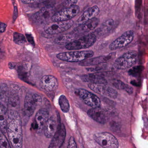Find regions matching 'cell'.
I'll return each instance as SVG.
<instances>
[{
	"label": "cell",
	"mask_w": 148,
	"mask_h": 148,
	"mask_svg": "<svg viewBox=\"0 0 148 148\" xmlns=\"http://www.w3.org/2000/svg\"><path fill=\"white\" fill-rule=\"evenodd\" d=\"M7 25L3 23L0 22V33H3L6 29Z\"/></svg>",
	"instance_id": "36"
},
{
	"label": "cell",
	"mask_w": 148,
	"mask_h": 148,
	"mask_svg": "<svg viewBox=\"0 0 148 148\" xmlns=\"http://www.w3.org/2000/svg\"><path fill=\"white\" fill-rule=\"evenodd\" d=\"M112 84L115 88L119 90H125L129 95H131L134 92V90L131 86L124 83L121 80H114L112 82Z\"/></svg>",
	"instance_id": "25"
},
{
	"label": "cell",
	"mask_w": 148,
	"mask_h": 148,
	"mask_svg": "<svg viewBox=\"0 0 148 148\" xmlns=\"http://www.w3.org/2000/svg\"><path fill=\"white\" fill-rule=\"evenodd\" d=\"M97 40V36L93 33L85 35L79 39L66 44L65 47L69 50L86 49L92 47Z\"/></svg>",
	"instance_id": "3"
},
{
	"label": "cell",
	"mask_w": 148,
	"mask_h": 148,
	"mask_svg": "<svg viewBox=\"0 0 148 148\" xmlns=\"http://www.w3.org/2000/svg\"><path fill=\"white\" fill-rule=\"evenodd\" d=\"M78 0H64L62 4L65 8H69L76 5Z\"/></svg>",
	"instance_id": "32"
},
{
	"label": "cell",
	"mask_w": 148,
	"mask_h": 148,
	"mask_svg": "<svg viewBox=\"0 0 148 148\" xmlns=\"http://www.w3.org/2000/svg\"><path fill=\"white\" fill-rule=\"evenodd\" d=\"M138 53L135 51H129L118 57L114 63L116 69L124 70L134 66L137 62Z\"/></svg>",
	"instance_id": "4"
},
{
	"label": "cell",
	"mask_w": 148,
	"mask_h": 148,
	"mask_svg": "<svg viewBox=\"0 0 148 148\" xmlns=\"http://www.w3.org/2000/svg\"><path fill=\"white\" fill-rule=\"evenodd\" d=\"M49 118V113L46 109L42 108L39 110L36 115L34 128L38 132L44 129L45 125Z\"/></svg>",
	"instance_id": "14"
},
{
	"label": "cell",
	"mask_w": 148,
	"mask_h": 148,
	"mask_svg": "<svg viewBox=\"0 0 148 148\" xmlns=\"http://www.w3.org/2000/svg\"><path fill=\"white\" fill-rule=\"evenodd\" d=\"M66 136V130L64 124H60L58 130L53 137L49 148H60L63 144Z\"/></svg>",
	"instance_id": "16"
},
{
	"label": "cell",
	"mask_w": 148,
	"mask_h": 148,
	"mask_svg": "<svg viewBox=\"0 0 148 148\" xmlns=\"http://www.w3.org/2000/svg\"><path fill=\"white\" fill-rule=\"evenodd\" d=\"M82 79L84 82H89V84H108V81L102 74L95 73L83 75L82 76Z\"/></svg>",
	"instance_id": "22"
},
{
	"label": "cell",
	"mask_w": 148,
	"mask_h": 148,
	"mask_svg": "<svg viewBox=\"0 0 148 148\" xmlns=\"http://www.w3.org/2000/svg\"><path fill=\"white\" fill-rule=\"evenodd\" d=\"M5 57V50L2 42H0V62L4 60Z\"/></svg>",
	"instance_id": "33"
},
{
	"label": "cell",
	"mask_w": 148,
	"mask_h": 148,
	"mask_svg": "<svg viewBox=\"0 0 148 148\" xmlns=\"http://www.w3.org/2000/svg\"><path fill=\"white\" fill-rule=\"evenodd\" d=\"M21 1L23 3H33L44 1H46V0H21Z\"/></svg>",
	"instance_id": "35"
},
{
	"label": "cell",
	"mask_w": 148,
	"mask_h": 148,
	"mask_svg": "<svg viewBox=\"0 0 148 148\" xmlns=\"http://www.w3.org/2000/svg\"><path fill=\"white\" fill-rule=\"evenodd\" d=\"M56 10V8L53 5H47L34 14L32 19L37 23H44L51 19L55 14Z\"/></svg>",
	"instance_id": "11"
},
{
	"label": "cell",
	"mask_w": 148,
	"mask_h": 148,
	"mask_svg": "<svg viewBox=\"0 0 148 148\" xmlns=\"http://www.w3.org/2000/svg\"><path fill=\"white\" fill-rule=\"evenodd\" d=\"M26 36H27V38L28 41L32 43V44H34V40H33V37L31 35L29 34H26Z\"/></svg>",
	"instance_id": "38"
},
{
	"label": "cell",
	"mask_w": 148,
	"mask_h": 148,
	"mask_svg": "<svg viewBox=\"0 0 148 148\" xmlns=\"http://www.w3.org/2000/svg\"><path fill=\"white\" fill-rule=\"evenodd\" d=\"M100 12V9L97 6H94L88 8L77 19V23L78 26L82 25L88 21L96 17Z\"/></svg>",
	"instance_id": "18"
},
{
	"label": "cell",
	"mask_w": 148,
	"mask_h": 148,
	"mask_svg": "<svg viewBox=\"0 0 148 148\" xmlns=\"http://www.w3.org/2000/svg\"><path fill=\"white\" fill-rule=\"evenodd\" d=\"M75 93L86 105L92 108L100 107L101 106V102L100 98L87 90L78 89L76 90Z\"/></svg>",
	"instance_id": "9"
},
{
	"label": "cell",
	"mask_w": 148,
	"mask_h": 148,
	"mask_svg": "<svg viewBox=\"0 0 148 148\" xmlns=\"http://www.w3.org/2000/svg\"><path fill=\"white\" fill-rule=\"evenodd\" d=\"M100 23V20L95 17L91 20H89L85 23L78 26L75 30L74 32L77 34H82L88 32L95 29Z\"/></svg>",
	"instance_id": "21"
},
{
	"label": "cell",
	"mask_w": 148,
	"mask_h": 148,
	"mask_svg": "<svg viewBox=\"0 0 148 148\" xmlns=\"http://www.w3.org/2000/svg\"><path fill=\"white\" fill-rule=\"evenodd\" d=\"M80 9L77 5L72 6L69 8H64L61 10L56 12L52 18L53 22L63 21L71 20L80 12Z\"/></svg>",
	"instance_id": "8"
},
{
	"label": "cell",
	"mask_w": 148,
	"mask_h": 148,
	"mask_svg": "<svg viewBox=\"0 0 148 148\" xmlns=\"http://www.w3.org/2000/svg\"><path fill=\"white\" fill-rule=\"evenodd\" d=\"M7 109L0 103V130L3 134L7 133Z\"/></svg>",
	"instance_id": "24"
},
{
	"label": "cell",
	"mask_w": 148,
	"mask_h": 148,
	"mask_svg": "<svg viewBox=\"0 0 148 148\" xmlns=\"http://www.w3.org/2000/svg\"><path fill=\"white\" fill-rule=\"evenodd\" d=\"M115 56V53H111L105 55L90 58L82 62H79V65L82 66H96L100 64L107 63L114 59Z\"/></svg>",
	"instance_id": "13"
},
{
	"label": "cell",
	"mask_w": 148,
	"mask_h": 148,
	"mask_svg": "<svg viewBox=\"0 0 148 148\" xmlns=\"http://www.w3.org/2000/svg\"><path fill=\"white\" fill-rule=\"evenodd\" d=\"M142 67L136 66L130 69L129 73L133 76H138L142 72Z\"/></svg>",
	"instance_id": "31"
},
{
	"label": "cell",
	"mask_w": 148,
	"mask_h": 148,
	"mask_svg": "<svg viewBox=\"0 0 148 148\" xmlns=\"http://www.w3.org/2000/svg\"><path fill=\"white\" fill-rule=\"evenodd\" d=\"M17 15H18L17 8L16 6H15L14 8V15H13V21H14L17 18Z\"/></svg>",
	"instance_id": "37"
},
{
	"label": "cell",
	"mask_w": 148,
	"mask_h": 148,
	"mask_svg": "<svg viewBox=\"0 0 148 148\" xmlns=\"http://www.w3.org/2000/svg\"><path fill=\"white\" fill-rule=\"evenodd\" d=\"M58 101L62 112L65 113H68L70 110V104L66 96L61 95L59 97Z\"/></svg>",
	"instance_id": "26"
},
{
	"label": "cell",
	"mask_w": 148,
	"mask_h": 148,
	"mask_svg": "<svg viewBox=\"0 0 148 148\" xmlns=\"http://www.w3.org/2000/svg\"><path fill=\"white\" fill-rule=\"evenodd\" d=\"M7 133L13 148H22L23 136L21 121L16 110H9L7 119Z\"/></svg>",
	"instance_id": "1"
},
{
	"label": "cell",
	"mask_w": 148,
	"mask_h": 148,
	"mask_svg": "<svg viewBox=\"0 0 148 148\" xmlns=\"http://www.w3.org/2000/svg\"><path fill=\"white\" fill-rule=\"evenodd\" d=\"M14 41L16 44L22 45L26 42V38L22 34L15 32L13 35Z\"/></svg>",
	"instance_id": "29"
},
{
	"label": "cell",
	"mask_w": 148,
	"mask_h": 148,
	"mask_svg": "<svg viewBox=\"0 0 148 148\" xmlns=\"http://www.w3.org/2000/svg\"><path fill=\"white\" fill-rule=\"evenodd\" d=\"M74 24L72 20L50 23L44 27L45 33L49 34H56L65 32L71 28Z\"/></svg>",
	"instance_id": "7"
},
{
	"label": "cell",
	"mask_w": 148,
	"mask_h": 148,
	"mask_svg": "<svg viewBox=\"0 0 148 148\" xmlns=\"http://www.w3.org/2000/svg\"><path fill=\"white\" fill-rule=\"evenodd\" d=\"M40 86L44 90L50 92L58 88L59 83L55 77L51 75H45L41 79Z\"/></svg>",
	"instance_id": "15"
},
{
	"label": "cell",
	"mask_w": 148,
	"mask_h": 148,
	"mask_svg": "<svg viewBox=\"0 0 148 148\" xmlns=\"http://www.w3.org/2000/svg\"><path fill=\"white\" fill-rule=\"evenodd\" d=\"M73 36L71 35H65L56 38L55 40V42L58 44H62L65 43L67 44L73 41Z\"/></svg>",
	"instance_id": "27"
},
{
	"label": "cell",
	"mask_w": 148,
	"mask_h": 148,
	"mask_svg": "<svg viewBox=\"0 0 148 148\" xmlns=\"http://www.w3.org/2000/svg\"><path fill=\"white\" fill-rule=\"evenodd\" d=\"M88 114L94 121L101 124L106 123L108 118L107 112L100 107L92 108L89 110Z\"/></svg>",
	"instance_id": "17"
},
{
	"label": "cell",
	"mask_w": 148,
	"mask_h": 148,
	"mask_svg": "<svg viewBox=\"0 0 148 148\" xmlns=\"http://www.w3.org/2000/svg\"><path fill=\"white\" fill-rule=\"evenodd\" d=\"M82 148H84V147H82Z\"/></svg>",
	"instance_id": "39"
},
{
	"label": "cell",
	"mask_w": 148,
	"mask_h": 148,
	"mask_svg": "<svg viewBox=\"0 0 148 148\" xmlns=\"http://www.w3.org/2000/svg\"><path fill=\"white\" fill-rule=\"evenodd\" d=\"M135 33L133 30H128L120 37L110 43L109 49L114 50L120 49L130 44L134 38Z\"/></svg>",
	"instance_id": "10"
},
{
	"label": "cell",
	"mask_w": 148,
	"mask_h": 148,
	"mask_svg": "<svg viewBox=\"0 0 148 148\" xmlns=\"http://www.w3.org/2000/svg\"><path fill=\"white\" fill-rule=\"evenodd\" d=\"M42 102L41 97L40 95L34 93H28L24 100V110L25 114L28 117L33 115L38 105Z\"/></svg>",
	"instance_id": "6"
},
{
	"label": "cell",
	"mask_w": 148,
	"mask_h": 148,
	"mask_svg": "<svg viewBox=\"0 0 148 148\" xmlns=\"http://www.w3.org/2000/svg\"><path fill=\"white\" fill-rule=\"evenodd\" d=\"M60 124H58L57 120L54 116H52L49 118L43 129L46 137L47 138H53L56 133Z\"/></svg>",
	"instance_id": "20"
},
{
	"label": "cell",
	"mask_w": 148,
	"mask_h": 148,
	"mask_svg": "<svg viewBox=\"0 0 148 148\" xmlns=\"http://www.w3.org/2000/svg\"><path fill=\"white\" fill-rule=\"evenodd\" d=\"M68 148H77L76 143L73 136L70 137L69 139Z\"/></svg>",
	"instance_id": "34"
},
{
	"label": "cell",
	"mask_w": 148,
	"mask_h": 148,
	"mask_svg": "<svg viewBox=\"0 0 148 148\" xmlns=\"http://www.w3.org/2000/svg\"><path fill=\"white\" fill-rule=\"evenodd\" d=\"M21 90L18 85L12 84L9 89V104L13 108H16L19 105L21 98Z\"/></svg>",
	"instance_id": "19"
},
{
	"label": "cell",
	"mask_w": 148,
	"mask_h": 148,
	"mask_svg": "<svg viewBox=\"0 0 148 148\" xmlns=\"http://www.w3.org/2000/svg\"><path fill=\"white\" fill-rule=\"evenodd\" d=\"M0 148H12L4 134L0 132Z\"/></svg>",
	"instance_id": "30"
},
{
	"label": "cell",
	"mask_w": 148,
	"mask_h": 148,
	"mask_svg": "<svg viewBox=\"0 0 148 148\" xmlns=\"http://www.w3.org/2000/svg\"><path fill=\"white\" fill-rule=\"evenodd\" d=\"M94 140L103 148H118L119 143L116 138L108 132L97 133L94 135Z\"/></svg>",
	"instance_id": "5"
},
{
	"label": "cell",
	"mask_w": 148,
	"mask_h": 148,
	"mask_svg": "<svg viewBox=\"0 0 148 148\" xmlns=\"http://www.w3.org/2000/svg\"><path fill=\"white\" fill-rule=\"evenodd\" d=\"M94 54L92 50H76L60 53L56 55V57L61 60L67 62H80L93 57Z\"/></svg>",
	"instance_id": "2"
},
{
	"label": "cell",
	"mask_w": 148,
	"mask_h": 148,
	"mask_svg": "<svg viewBox=\"0 0 148 148\" xmlns=\"http://www.w3.org/2000/svg\"><path fill=\"white\" fill-rule=\"evenodd\" d=\"M114 24V22L113 19H109L104 22L101 27V31L107 33L110 31Z\"/></svg>",
	"instance_id": "28"
},
{
	"label": "cell",
	"mask_w": 148,
	"mask_h": 148,
	"mask_svg": "<svg viewBox=\"0 0 148 148\" xmlns=\"http://www.w3.org/2000/svg\"><path fill=\"white\" fill-rule=\"evenodd\" d=\"M89 88L95 93L108 98L115 99L117 97V91L110 86L105 84H89Z\"/></svg>",
	"instance_id": "12"
},
{
	"label": "cell",
	"mask_w": 148,
	"mask_h": 148,
	"mask_svg": "<svg viewBox=\"0 0 148 148\" xmlns=\"http://www.w3.org/2000/svg\"><path fill=\"white\" fill-rule=\"evenodd\" d=\"M9 89L6 84H2L0 86V103L8 109L9 101Z\"/></svg>",
	"instance_id": "23"
}]
</instances>
